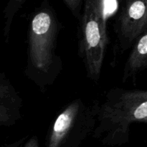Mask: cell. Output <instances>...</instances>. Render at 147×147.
<instances>
[{
    "label": "cell",
    "mask_w": 147,
    "mask_h": 147,
    "mask_svg": "<svg viewBox=\"0 0 147 147\" xmlns=\"http://www.w3.org/2000/svg\"><path fill=\"white\" fill-rule=\"evenodd\" d=\"M60 22L48 0L30 16L27 29V57L24 74L42 92L53 85L63 70L56 54Z\"/></svg>",
    "instance_id": "obj_1"
},
{
    "label": "cell",
    "mask_w": 147,
    "mask_h": 147,
    "mask_svg": "<svg viewBox=\"0 0 147 147\" xmlns=\"http://www.w3.org/2000/svg\"><path fill=\"white\" fill-rule=\"evenodd\" d=\"M134 123H147V90L112 88L98 100L92 136L106 146H121L129 142Z\"/></svg>",
    "instance_id": "obj_2"
},
{
    "label": "cell",
    "mask_w": 147,
    "mask_h": 147,
    "mask_svg": "<svg viewBox=\"0 0 147 147\" xmlns=\"http://www.w3.org/2000/svg\"><path fill=\"white\" fill-rule=\"evenodd\" d=\"M106 0H84L79 19L78 55L87 77L98 82L101 74L109 37Z\"/></svg>",
    "instance_id": "obj_3"
},
{
    "label": "cell",
    "mask_w": 147,
    "mask_h": 147,
    "mask_svg": "<svg viewBox=\"0 0 147 147\" xmlns=\"http://www.w3.org/2000/svg\"><path fill=\"white\" fill-rule=\"evenodd\" d=\"M98 100H72L57 113L49 128L45 147H81L96 126Z\"/></svg>",
    "instance_id": "obj_4"
},
{
    "label": "cell",
    "mask_w": 147,
    "mask_h": 147,
    "mask_svg": "<svg viewBox=\"0 0 147 147\" xmlns=\"http://www.w3.org/2000/svg\"><path fill=\"white\" fill-rule=\"evenodd\" d=\"M116 33L121 50L134 45L147 29V0H126L116 23Z\"/></svg>",
    "instance_id": "obj_5"
},
{
    "label": "cell",
    "mask_w": 147,
    "mask_h": 147,
    "mask_svg": "<svg viewBox=\"0 0 147 147\" xmlns=\"http://www.w3.org/2000/svg\"><path fill=\"white\" fill-rule=\"evenodd\" d=\"M23 100L5 73L0 76V125L14 126L22 118Z\"/></svg>",
    "instance_id": "obj_6"
},
{
    "label": "cell",
    "mask_w": 147,
    "mask_h": 147,
    "mask_svg": "<svg viewBox=\"0 0 147 147\" xmlns=\"http://www.w3.org/2000/svg\"><path fill=\"white\" fill-rule=\"evenodd\" d=\"M147 69V29L138 37L126 62L122 81L134 78L141 71Z\"/></svg>",
    "instance_id": "obj_7"
},
{
    "label": "cell",
    "mask_w": 147,
    "mask_h": 147,
    "mask_svg": "<svg viewBox=\"0 0 147 147\" xmlns=\"http://www.w3.org/2000/svg\"><path fill=\"white\" fill-rule=\"evenodd\" d=\"M26 1L27 0H9L4 8L3 36L6 43L9 42L11 25L14 17Z\"/></svg>",
    "instance_id": "obj_8"
},
{
    "label": "cell",
    "mask_w": 147,
    "mask_h": 147,
    "mask_svg": "<svg viewBox=\"0 0 147 147\" xmlns=\"http://www.w3.org/2000/svg\"><path fill=\"white\" fill-rule=\"evenodd\" d=\"M73 15L79 20L83 11L84 0H63Z\"/></svg>",
    "instance_id": "obj_9"
},
{
    "label": "cell",
    "mask_w": 147,
    "mask_h": 147,
    "mask_svg": "<svg viewBox=\"0 0 147 147\" xmlns=\"http://www.w3.org/2000/svg\"><path fill=\"white\" fill-rule=\"evenodd\" d=\"M27 138H28V136H26L24 137H22L21 139H18V140L15 141L14 142H12V143L4 144V146H2V147H21L23 144H24V142L27 141Z\"/></svg>",
    "instance_id": "obj_10"
},
{
    "label": "cell",
    "mask_w": 147,
    "mask_h": 147,
    "mask_svg": "<svg viewBox=\"0 0 147 147\" xmlns=\"http://www.w3.org/2000/svg\"><path fill=\"white\" fill-rule=\"evenodd\" d=\"M23 147H39L38 139L36 136H32L31 138L28 139Z\"/></svg>",
    "instance_id": "obj_11"
},
{
    "label": "cell",
    "mask_w": 147,
    "mask_h": 147,
    "mask_svg": "<svg viewBox=\"0 0 147 147\" xmlns=\"http://www.w3.org/2000/svg\"><path fill=\"white\" fill-rule=\"evenodd\" d=\"M119 1H122V2H124V1H126V0H119Z\"/></svg>",
    "instance_id": "obj_12"
}]
</instances>
